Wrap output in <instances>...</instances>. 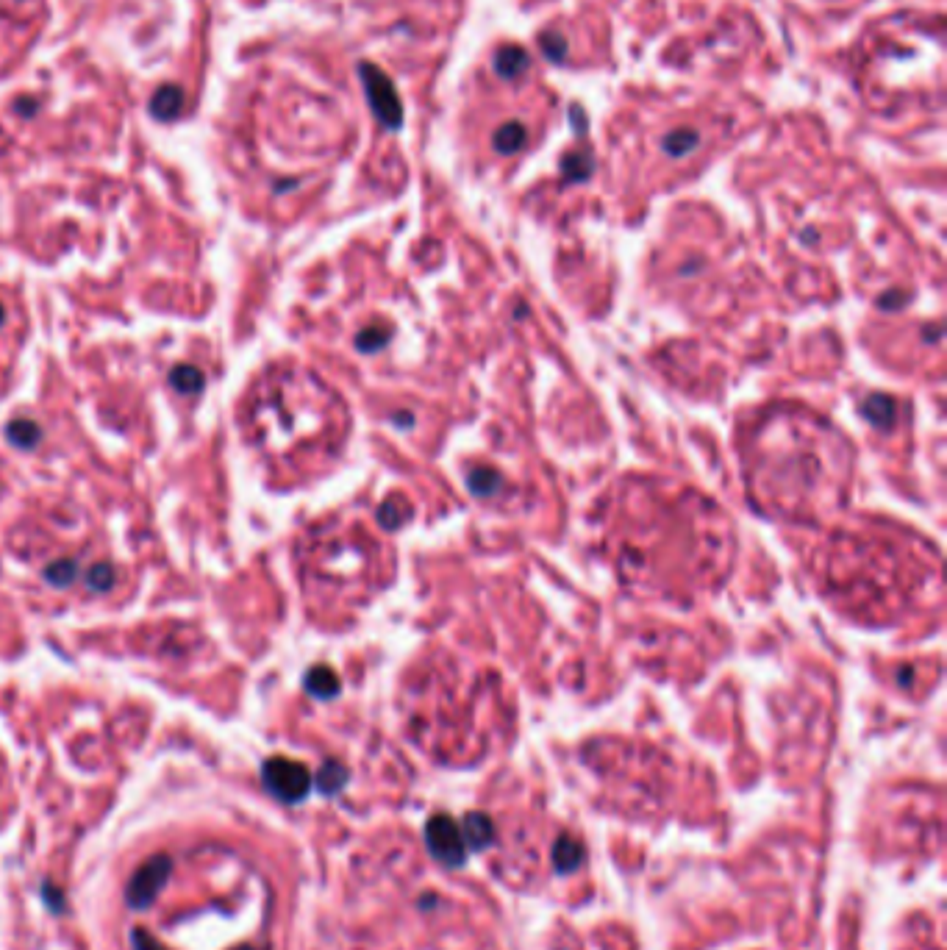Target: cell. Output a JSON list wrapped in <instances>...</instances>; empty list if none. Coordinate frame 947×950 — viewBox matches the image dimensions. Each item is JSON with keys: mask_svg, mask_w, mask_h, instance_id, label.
I'll use <instances>...</instances> for the list:
<instances>
[{"mask_svg": "<svg viewBox=\"0 0 947 950\" xmlns=\"http://www.w3.org/2000/svg\"><path fill=\"white\" fill-rule=\"evenodd\" d=\"M264 789L284 803H300L312 789V773L292 759H270L262 764Z\"/></svg>", "mask_w": 947, "mask_h": 950, "instance_id": "1", "label": "cell"}, {"mask_svg": "<svg viewBox=\"0 0 947 950\" xmlns=\"http://www.w3.org/2000/svg\"><path fill=\"white\" fill-rule=\"evenodd\" d=\"M170 873H173V859H170L167 853L150 856L148 862L131 875V881H128V887H125V903H128V909H134V912L148 909L150 903L159 898V892H162V887L167 884Z\"/></svg>", "mask_w": 947, "mask_h": 950, "instance_id": "2", "label": "cell"}, {"mask_svg": "<svg viewBox=\"0 0 947 950\" xmlns=\"http://www.w3.org/2000/svg\"><path fill=\"white\" fill-rule=\"evenodd\" d=\"M425 837H428V848L437 856L439 862L456 867L464 862V839L459 834V825L453 823L450 817H434L428 828H425Z\"/></svg>", "mask_w": 947, "mask_h": 950, "instance_id": "3", "label": "cell"}, {"mask_svg": "<svg viewBox=\"0 0 947 950\" xmlns=\"http://www.w3.org/2000/svg\"><path fill=\"white\" fill-rule=\"evenodd\" d=\"M362 78H364V84H367V95H370V103H373V109L378 112V117L389 125L398 123L400 120L398 100H395V92H392V87H389L387 78L378 73L375 67H370V64H362Z\"/></svg>", "mask_w": 947, "mask_h": 950, "instance_id": "4", "label": "cell"}, {"mask_svg": "<svg viewBox=\"0 0 947 950\" xmlns=\"http://www.w3.org/2000/svg\"><path fill=\"white\" fill-rule=\"evenodd\" d=\"M184 109V92L181 87H175V84H164L153 92V98H150V114L156 117V120H162V123H170L175 120L178 114Z\"/></svg>", "mask_w": 947, "mask_h": 950, "instance_id": "5", "label": "cell"}, {"mask_svg": "<svg viewBox=\"0 0 947 950\" xmlns=\"http://www.w3.org/2000/svg\"><path fill=\"white\" fill-rule=\"evenodd\" d=\"M306 687L312 689L317 698H331V695H337L339 681H337V675L331 673V670L317 667V670H312L309 678H306Z\"/></svg>", "mask_w": 947, "mask_h": 950, "instance_id": "6", "label": "cell"}, {"mask_svg": "<svg viewBox=\"0 0 947 950\" xmlns=\"http://www.w3.org/2000/svg\"><path fill=\"white\" fill-rule=\"evenodd\" d=\"M345 781H348V773H345V767L337 762H328L317 775V787L325 795H331V792H337V789L345 787Z\"/></svg>", "mask_w": 947, "mask_h": 950, "instance_id": "7", "label": "cell"}, {"mask_svg": "<svg viewBox=\"0 0 947 950\" xmlns=\"http://www.w3.org/2000/svg\"><path fill=\"white\" fill-rule=\"evenodd\" d=\"M492 837V825L486 823L484 817H475L470 814V820H467V839H470V845H484L486 839Z\"/></svg>", "mask_w": 947, "mask_h": 950, "instance_id": "8", "label": "cell"}, {"mask_svg": "<svg viewBox=\"0 0 947 950\" xmlns=\"http://www.w3.org/2000/svg\"><path fill=\"white\" fill-rule=\"evenodd\" d=\"M581 859H584V850H581V845H575V842H561L559 848H556V864H559L561 870L575 867Z\"/></svg>", "mask_w": 947, "mask_h": 950, "instance_id": "9", "label": "cell"}, {"mask_svg": "<svg viewBox=\"0 0 947 950\" xmlns=\"http://www.w3.org/2000/svg\"><path fill=\"white\" fill-rule=\"evenodd\" d=\"M131 948L134 950H167L159 945V939H153L145 928H134L131 931Z\"/></svg>", "mask_w": 947, "mask_h": 950, "instance_id": "10", "label": "cell"}, {"mask_svg": "<svg viewBox=\"0 0 947 950\" xmlns=\"http://www.w3.org/2000/svg\"><path fill=\"white\" fill-rule=\"evenodd\" d=\"M42 900L48 903L50 912H56V914H62V912H64V898H62V892H59V889L53 887V884H42Z\"/></svg>", "mask_w": 947, "mask_h": 950, "instance_id": "11", "label": "cell"}, {"mask_svg": "<svg viewBox=\"0 0 947 950\" xmlns=\"http://www.w3.org/2000/svg\"><path fill=\"white\" fill-rule=\"evenodd\" d=\"M234 950H264V948H253V945H242V948H234Z\"/></svg>", "mask_w": 947, "mask_h": 950, "instance_id": "12", "label": "cell"}]
</instances>
